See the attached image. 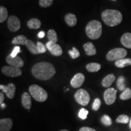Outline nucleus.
<instances>
[{
	"label": "nucleus",
	"mask_w": 131,
	"mask_h": 131,
	"mask_svg": "<svg viewBox=\"0 0 131 131\" xmlns=\"http://www.w3.org/2000/svg\"><path fill=\"white\" fill-rule=\"evenodd\" d=\"M55 72L53 66L48 62L38 63L32 68V73L34 77L40 80L51 79L55 75Z\"/></svg>",
	"instance_id": "nucleus-1"
},
{
	"label": "nucleus",
	"mask_w": 131,
	"mask_h": 131,
	"mask_svg": "<svg viewBox=\"0 0 131 131\" xmlns=\"http://www.w3.org/2000/svg\"><path fill=\"white\" fill-rule=\"evenodd\" d=\"M101 18L103 22L110 27L119 25L123 20V15L117 10L107 9L101 14Z\"/></svg>",
	"instance_id": "nucleus-2"
},
{
	"label": "nucleus",
	"mask_w": 131,
	"mask_h": 131,
	"mask_svg": "<svg viewBox=\"0 0 131 131\" xmlns=\"http://www.w3.org/2000/svg\"><path fill=\"white\" fill-rule=\"evenodd\" d=\"M86 35L90 39L97 40L102 34V25L99 21L92 20L86 27Z\"/></svg>",
	"instance_id": "nucleus-3"
},
{
	"label": "nucleus",
	"mask_w": 131,
	"mask_h": 131,
	"mask_svg": "<svg viewBox=\"0 0 131 131\" xmlns=\"http://www.w3.org/2000/svg\"><path fill=\"white\" fill-rule=\"evenodd\" d=\"M29 91L31 96L38 102H44L48 97L47 92L38 85H31L29 87Z\"/></svg>",
	"instance_id": "nucleus-4"
},
{
	"label": "nucleus",
	"mask_w": 131,
	"mask_h": 131,
	"mask_svg": "<svg viewBox=\"0 0 131 131\" xmlns=\"http://www.w3.org/2000/svg\"><path fill=\"white\" fill-rule=\"evenodd\" d=\"M127 50L123 48H115L108 52L106 58L108 61H117L119 59L124 58L127 55Z\"/></svg>",
	"instance_id": "nucleus-5"
},
{
	"label": "nucleus",
	"mask_w": 131,
	"mask_h": 131,
	"mask_svg": "<svg viewBox=\"0 0 131 131\" xmlns=\"http://www.w3.org/2000/svg\"><path fill=\"white\" fill-rule=\"evenodd\" d=\"M74 97L75 101L82 106L88 105L91 100L89 93L86 90L83 89L78 90L75 94Z\"/></svg>",
	"instance_id": "nucleus-6"
},
{
	"label": "nucleus",
	"mask_w": 131,
	"mask_h": 131,
	"mask_svg": "<svg viewBox=\"0 0 131 131\" xmlns=\"http://www.w3.org/2000/svg\"><path fill=\"white\" fill-rule=\"evenodd\" d=\"M3 74L10 77H17L22 75V70L13 66H4L1 69Z\"/></svg>",
	"instance_id": "nucleus-7"
},
{
	"label": "nucleus",
	"mask_w": 131,
	"mask_h": 131,
	"mask_svg": "<svg viewBox=\"0 0 131 131\" xmlns=\"http://www.w3.org/2000/svg\"><path fill=\"white\" fill-rule=\"evenodd\" d=\"M117 91L114 88H111L106 89L104 92V100L107 105H111L116 100Z\"/></svg>",
	"instance_id": "nucleus-8"
},
{
	"label": "nucleus",
	"mask_w": 131,
	"mask_h": 131,
	"mask_svg": "<svg viewBox=\"0 0 131 131\" xmlns=\"http://www.w3.org/2000/svg\"><path fill=\"white\" fill-rule=\"evenodd\" d=\"M7 27L11 32H16L20 29V20L15 16H10L7 19Z\"/></svg>",
	"instance_id": "nucleus-9"
},
{
	"label": "nucleus",
	"mask_w": 131,
	"mask_h": 131,
	"mask_svg": "<svg viewBox=\"0 0 131 131\" xmlns=\"http://www.w3.org/2000/svg\"><path fill=\"white\" fill-rule=\"evenodd\" d=\"M0 89L3 91V92L5 93L7 98L10 99H13L15 95L16 87L14 83H9L6 86L1 84L0 85Z\"/></svg>",
	"instance_id": "nucleus-10"
},
{
	"label": "nucleus",
	"mask_w": 131,
	"mask_h": 131,
	"mask_svg": "<svg viewBox=\"0 0 131 131\" xmlns=\"http://www.w3.org/2000/svg\"><path fill=\"white\" fill-rule=\"evenodd\" d=\"M46 46L49 50V52L54 56H61L62 53H63V50H62L61 46L58 44L53 42L48 41L46 45Z\"/></svg>",
	"instance_id": "nucleus-11"
},
{
	"label": "nucleus",
	"mask_w": 131,
	"mask_h": 131,
	"mask_svg": "<svg viewBox=\"0 0 131 131\" xmlns=\"http://www.w3.org/2000/svg\"><path fill=\"white\" fill-rule=\"evenodd\" d=\"M6 60L8 64H9L10 66L15 67V68L20 69L24 66V61L18 56L12 57L10 55H9L6 57Z\"/></svg>",
	"instance_id": "nucleus-12"
},
{
	"label": "nucleus",
	"mask_w": 131,
	"mask_h": 131,
	"mask_svg": "<svg viewBox=\"0 0 131 131\" xmlns=\"http://www.w3.org/2000/svg\"><path fill=\"white\" fill-rule=\"evenodd\" d=\"M84 80V75L81 73H78L72 78L70 81V84L73 88H78L83 85Z\"/></svg>",
	"instance_id": "nucleus-13"
},
{
	"label": "nucleus",
	"mask_w": 131,
	"mask_h": 131,
	"mask_svg": "<svg viewBox=\"0 0 131 131\" xmlns=\"http://www.w3.org/2000/svg\"><path fill=\"white\" fill-rule=\"evenodd\" d=\"M13 122L10 118L0 119V131H10L12 128Z\"/></svg>",
	"instance_id": "nucleus-14"
},
{
	"label": "nucleus",
	"mask_w": 131,
	"mask_h": 131,
	"mask_svg": "<svg viewBox=\"0 0 131 131\" xmlns=\"http://www.w3.org/2000/svg\"><path fill=\"white\" fill-rule=\"evenodd\" d=\"M21 104L26 109H30L32 106L30 95L27 92H24L21 96Z\"/></svg>",
	"instance_id": "nucleus-15"
},
{
	"label": "nucleus",
	"mask_w": 131,
	"mask_h": 131,
	"mask_svg": "<svg viewBox=\"0 0 131 131\" xmlns=\"http://www.w3.org/2000/svg\"><path fill=\"white\" fill-rule=\"evenodd\" d=\"M83 48H84L86 54L88 56H92V55H96V50L95 46L93 45L92 42H88L85 43L83 45Z\"/></svg>",
	"instance_id": "nucleus-16"
},
{
	"label": "nucleus",
	"mask_w": 131,
	"mask_h": 131,
	"mask_svg": "<svg viewBox=\"0 0 131 131\" xmlns=\"http://www.w3.org/2000/svg\"><path fill=\"white\" fill-rule=\"evenodd\" d=\"M120 41L124 47L131 49V33L124 34L121 38Z\"/></svg>",
	"instance_id": "nucleus-17"
},
{
	"label": "nucleus",
	"mask_w": 131,
	"mask_h": 131,
	"mask_svg": "<svg viewBox=\"0 0 131 131\" xmlns=\"http://www.w3.org/2000/svg\"><path fill=\"white\" fill-rule=\"evenodd\" d=\"M64 19L66 23L70 27H73L76 25L77 23V18L76 16L71 13L66 15Z\"/></svg>",
	"instance_id": "nucleus-18"
},
{
	"label": "nucleus",
	"mask_w": 131,
	"mask_h": 131,
	"mask_svg": "<svg viewBox=\"0 0 131 131\" xmlns=\"http://www.w3.org/2000/svg\"><path fill=\"white\" fill-rule=\"evenodd\" d=\"M115 80V77L113 73L109 74L103 78L101 81V84L104 88L110 87Z\"/></svg>",
	"instance_id": "nucleus-19"
},
{
	"label": "nucleus",
	"mask_w": 131,
	"mask_h": 131,
	"mask_svg": "<svg viewBox=\"0 0 131 131\" xmlns=\"http://www.w3.org/2000/svg\"><path fill=\"white\" fill-rule=\"evenodd\" d=\"M115 64L117 68H123L124 67L131 65V58H122L115 62Z\"/></svg>",
	"instance_id": "nucleus-20"
},
{
	"label": "nucleus",
	"mask_w": 131,
	"mask_h": 131,
	"mask_svg": "<svg viewBox=\"0 0 131 131\" xmlns=\"http://www.w3.org/2000/svg\"><path fill=\"white\" fill-rule=\"evenodd\" d=\"M27 40L28 39L24 35H18L13 39L12 43L14 45H26Z\"/></svg>",
	"instance_id": "nucleus-21"
},
{
	"label": "nucleus",
	"mask_w": 131,
	"mask_h": 131,
	"mask_svg": "<svg viewBox=\"0 0 131 131\" xmlns=\"http://www.w3.org/2000/svg\"><path fill=\"white\" fill-rule=\"evenodd\" d=\"M26 47L28 49V50L30 51L32 54H34V55H37V54H39V51L38 50V47L37 45H36L35 43H34L32 41L28 40L27 41L26 44Z\"/></svg>",
	"instance_id": "nucleus-22"
},
{
	"label": "nucleus",
	"mask_w": 131,
	"mask_h": 131,
	"mask_svg": "<svg viewBox=\"0 0 131 131\" xmlns=\"http://www.w3.org/2000/svg\"><path fill=\"white\" fill-rule=\"evenodd\" d=\"M41 21L37 18H32L29 19L27 23V25L29 29H39L41 26Z\"/></svg>",
	"instance_id": "nucleus-23"
},
{
	"label": "nucleus",
	"mask_w": 131,
	"mask_h": 131,
	"mask_svg": "<svg viewBox=\"0 0 131 131\" xmlns=\"http://www.w3.org/2000/svg\"><path fill=\"white\" fill-rule=\"evenodd\" d=\"M86 68L89 72H96L100 70L101 65L96 63H91L88 64Z\"/></svg>",
	"instance_id": "nucleus-24"
},
{
	"label": "nucleus",
	"mask_w": 131,
	"mask_h": 131,
	"mask_svg": "<svg viewBox=\"0 0 131 131\" xmlns=\"http://www.w3.org/2000/svg\"><path fill=\"white\" fill-rule=\"evenodd\" d=\"M47 38H48L49 41L57 43L58 39L56 31L53 30V29L49 30L47 32Z\"/></svg>",
	"instance_id": "nucleus-25"
},
{
	"label": "nucleus",
	"mask_w": 131,
	"mask_h": 131,
	"mask_svg": "<svg viewBox=\"0 0 131 131\" xmlns=\"http://www.w3.org/2000/svg\"><path fill=\"white\" fill-rule=\"evenodd\" d=\"M117 87L118 89L120 91H123L126 89L125 78L123 76H119L117 81Z\"/></svg>",
	"instance_id": "nucleus-26"
},
{
	"label": "nucleus",
	"mask_w": 131,
	"mask_h": 131,
	"mask_svg": "<svg viewBox=\"0 0 131 131\" xmlns=\"http://www.w3.org/2000/svg\"><path fill=\"white\" fill-rule=\"evenodd\" d=\"M131 98V89L129 88H126L123 91L119 96V98L122 100H127Z\"/></svg>",
	"instance_id": "nucleus-27"
},
{
	"label": "nucleus",
	"mask_w": 131,
	"mask_h": 131,
	"mask_svg": "<svg viewBox=\"0 0 131 131\" xmlns=\"http://www.w3.org/2000/svg\"><path fill=\"white\" fill-rule=\"evenodd\" d=\"M8 12L6 7L1 6L0 7V23L4 22L7 19Z\"/></svg>",
	"instance_id": "nucleus-28"
},
{
	"label": "nucleus",
	"mask_w": 131,
	"mask_h": 131,
	"mask_svg": "<svg viewBox=\"0 0 131 131\" xmlns=\"http://www.w3.org/2000/svg\"><path fill=\"white\" fill-rule=\"evenodd\" d=\"M130 122L129 120V116L126 115H120L118 117H117V118L116 119V122L119 123H127Z\"/></svg>",
	"instance_id": "nucleus-29"
},
{
	"label": "nucleus",
	"mask_w": 131,
	"mask_h": 131,
	"mask_svg": "<svg viewBox=\"0 0 131 131\" xmlns=\"http://www.w3.org/2000/svg\"><path fill=\"white\" fill-rule=\"evenodd\" d=\"M101 122L104 125L107 126H111L112 124V119L107 115H104L101 118Z\"/></svg>",
	"instance_id": "nucleus-30"
},
{
	"label": "nucleus",
	"mask_w": 131,
	"mask_h": 131,
	"mask_svg": "<svg viewBox=\"0 0 131 131\" xmlns=\"http://www.w3.org/2000/svg\"><path fill=\"white\" fill-rule=\"evenodd\" d=\"M53 1V0H39V4L41 7H48L52 6Z\"/></svg>",
	"instance_id": "nucleus-31"
},
{
	"label": "nucleus",
	"mask_w": 131,
	"mask_h": 131,
	"mask_svg": "<svg viewBox=\"0 0 131 131\" xmlns=\"http://www.w3.org/2000/svg\"><path fill=\"white\" fill-rule=\"evenodd\" d=\"M69 54L72 59H76L80 56V53L78 50L75 47H73L72 50H69Z\"/></svg>",
	"instance_id": "nucleus-32"
},
{
	"label": "nucleus",
	"mask_w": 131,
	"mask_h": 131,
	"mask_svg": "<svg viewBox=\"0 0 131 131\" xmlns=\"http://www.w3.org/2000/svg\"><path fill=\"white\" fill-rule=\"evenodd\" d=\"M101 104V102L100 99L98 98H95V99L94 100V102L92 103V107L93 110L95 111H98V109H100V107Z\"/></svg>",
	"instance_id": "nucleus-33"
},
{
	"label": "nucleus",
	"mask_w": 131,
	"mask_h": 131,
	"mask_svg": "<svg viewBox=\"0 0 131 131\" xmlns=\"http://www.w3.org/2000/svg\"><path fill=\"white\" fill-rule=\"evenodd\" d=\"M88 114H89V111H88L86 109L82 108V109H80L79 114H78V116H79V117L81 119H85L87 118V117H88Z\"/></svg>",
	"instance_id": "nucleus-34"
},
{
	"label": "nucleus",
	"mask_w": 131,
	"mask_h": 131,
	"mask_svg": "<svg viewBox=\"0 0 131 131\" xmlns=\"http://www.w3.org/2000/svg\"><path fill=\"white\" fill-rule=\"evenodd\" d=\"M37 45L38 47V50L40 53H43L46 51V46L44 44H42L41 42L38 41Z\"/></svg>",
	"instance_id": "nucleus-35"
},
{
	"label": "nucleus",
	"mask_w": 131,
	"mask_h": 131,
	"mask_svg": "<svg viewBox=\"0 0 131 131\" xmlns=\"http://www.w3.org/2000/svg\"><path fill=\"white\" fill-rule=\"evenodd\" d=\"M19 52H21V49H20V47H19L18 46H16L15 47H14V50H12V53L10 54L12 57H15L16 56H18V54Z\"/></svg>",
	"instance_id": "nucleus-36"
},
{
	"label": "nucleus",
	"mask_w": 131,
	"mask_h": 131,
	"mask_svg": "<svg viewBox=\"0 0 131 131\" xmlns=\"http://www.w3.org/2000/svg\"><path fill=\"white\" fill-rule=\"evenodd\" d=\"M79 131H96L95 129L89 127H83L80 129Z\"/></svg>",
	"instance_id": "nucleus-37"
},
{
	"label": "nucleus",
	"mask_w": 131,
	"mask_h": 131,
	"mask_svg": "<svg viewBox=\"0 0 131 131\" xmlns=\"http://www.w3.org/2000/svg\"><path fill=\"white\" fill-rule=\"evenodd\" d=\"M4 100V95L2 92H0V104H2Z\"/></svg>",
	"instance_id": "nucleus-38"
},
{
	"label": "nucleus",
	"mask_w": 131,
	"mask_h": 131,
	"mask_svg": "<svg viewBox=\"0 0 131 131\" xmlns=\"http://www.w3.org/2000/svg\"><path fill=\"white\" fill-rule=\"evenodd\" d=\"M45 33L44 31H41L38 33V38H43L44 37H45Z\"/></svg>",
	"instance_id": "nucleus-39"
},
{
	"label": "nucleus",
	"mask_w": 131,
	"mask_h": 131,
	"mask_svg": "<svg viewBox=\"0 0 131 131\" xmlns=\"http://www.w3.org/2000/svg\"><path fill=\"white\" fill-rule=\"evenodd\" d=\"M5 107H6V104H4V103H3L2 104H1V108H4Z\"/></svg>",
	"instance_id": "nucleus-40"
},
{
	"label": "nucleus",
	"mask_w": 131,
	"mask_h": 131,
	"mask_svg": "<svg viewBox=\"0 0 131 131\" xmlns=\"http://www.w3.org/2000/svg\"><path fill=\"white\" fill-rule=\"evenodd\" d=\"M129 127H130V129H131V118L130 119V122H129Z\"/></svg>",
	"instance_id": "nucleus-41"
},
{
	"label": "nucleus",
	"mask_w": 131,
	"mask_h": 131,
	"mask_svg": "<svg viewBox=\"0 0 131 131\" xmlns=\"http://www.w3.org/2000/svg\"><path fill=\"white\" fill-rule=\"evenodd\" d=\"M60 131H69V130H66V129H64V130H60Z\"/></svg>",
	"instance_id": "nucleus-42"
},
{
	"label": "nucleus",
	"mask_w": 131,
	"mask_h": 131,
	"mask_svg": "<svg viewBox=\"0 0 131 131\" xmlns=\"http://www.w3.org/2000/svg\"><path fill=\"white\" fill-rule=\"evenodd\" d=\"M112 1H117V0H112Z\"/></svg>",
	"instance_id": "nucleus-43"
},
{
	"label": "nucleus",
	"mask_w": 131,
	"mask_h": 131,
	"mask_svg": "<svg viewBox=\"0 0 131 131\" xmlns=\"http://www.w3.org/2000/svg\"><path fill=\"white\" fill-rule=\"evenodd\" d=\"M130 131H131V130H130Z\"/></svg>",
	"instance_id": "nucleus-44"
}]
</instances>
